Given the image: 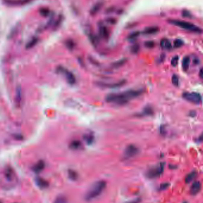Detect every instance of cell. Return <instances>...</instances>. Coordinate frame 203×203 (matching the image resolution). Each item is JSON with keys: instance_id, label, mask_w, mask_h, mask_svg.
Here are the masks:
<instances>
[{"instance_id": "6da1fadb", "label": "cell", "mask_w": 203, "mask_h": 203, "mask_svg": "<svg viewBox=\"0 0 203 203\" xmlns=\"http://www.w3.org/2000/svg\"><path fill=\"white\" fill-rule=\"evenodd\" d=\"M143 94L142 90H128L119 93H111L105 97V101L119 105L126 104L130 100L137 98Z\"/></svg>"}, {"instance_id": "7a4b0ae2", "label": "cell", "mask_w": 203, "mask_h": 203, "mask_svg": "<svg viewBox=\"0 0 203 203\" xmlns=\"http://www.w3.org/2000/svg\"><path fill=\"white\" fill-rule=\"evenodd\" d=\"M106 185L107 183L104 180H99L94 183L86 192L85 200L91 201L100 196L105 189Z\"/></svg>"}, {"instance_id": "3957f363", "label": "cell", "mask_w": 203, "mask_h": 203, "mask_svg": "<svg viewBox=\"0 0 203 203\" xmlns=\"http://www.w3.org/2000/svg\"><path fill=\"white\" fill-rule=\"evenodd\" d=\"M169 22L173 25L176 26L183 29H185V30H188L192 32L201 34L203 32L202 29L200 27L190 22L182 21V20H176V19H169Z\"/></svg>"}, {"instance_id": "277c9868", "label": "cell", "mask_w": 203, "mask_h": 203, "mask_svg": "<svg viewBox=\"0 0 203 203\" xmlns=\"http://www.w3.org/2000/svg\"><path fill=\"white\" fill-rule=\"evenodd\" d=\"M165 163L163 162L158 163L155 166L151 167L146 172V176L149 179H154L159 177L164 172Z\"/></svg>"}, {"instance_id": "5b68a950", "label": "cell", "mask_w": 203, "mask_h": 203, "mask_svg": "<svg viewBox=\"0 0 203 203\" xmlns=\"http://www.w3.org/2000/svg\"><path fill=\"white\" fill-rule=\"evenodd\" d=\"M56 71H57V73H62L65 76V77H66L67 82L69 83V84L72 85H74V84L76 83V77L72 72L68 70L67 69H65L64 67L61 66H58L57 67Z\"/></svg>"}, {"instance_id": "8992f818", "label": "cell", "mask_w": 203, "mask_h": 203, "mask_svg": "<svg viewBox=\"0 0 203 203\" xmlns=\"http://www.w3.org/2000/svg\"><path fill=\"white\" fill-rule=\"evenodd\" d=\"M183 98L188 102L199 104L201 102V95L197 92H184L182 94Z\"/></svg>"}, {"instance_id": "52a82bcc", "label": "cell", "mask_w": 203, "mask_h": 203, "mask_svg": "<svg viewBox=\"0 0 203 203\" xmlns=\"http://www.w3.org/2000/svg\"><path fill=\"white\" fill-rule=\"evenodd\" d=\"M126 82V80H122L119 82H115V83H105L102 82H97V85L102 88H119L122 86H123Z\"/></svg>"}, {"instance_id": "ba28073f", "label": "cell", "mask_w": 203, "mask_h": 203, "mask_svg": "<svg viewBox=\"0 0 203 203\" xmlns=\"http://www.w3.org/2000/svg\"><path fill=\"white\" fill-rule=\"evenodd\" d=\"M139 152V149L134 145H129L126 147L123 156L125 158H130L136 155Z\"/></svg>"}, {"instance_id": "9c48e42d", "label": "cell", "mask_w": 203, "mask_h": 203, "mask_svg": "<svg viewBox=\"0 0 203 203\" xmlns=\"http://www.w3.org/2000/svg\"><path fill=\"white\" fill-rule=\"evenodd\" d=\"M33 0H3V2L11 7L23 6L32 2Z\"/></svg>"}, {"instance_id": "30bf717a", "label": "cell", "mask_w": 203, "mask_h": 203, "mask_svg": "<svg viewBox=\"0 0 203 203\" xmlns=\"http://www.w3.org/2000/svg\"><path fill=\"white\" fill-rule=\"evenodd\" d=\"M201 184L200 182L195 181L192 183L190 188L189 193L192 195H195L199 193V192L201 191Z\"/></svg>"}, {"instance_id": "8fae6325", "label": "cell", "mask_w": 203, "mask_h": 203, "mask_svg": "<svg viewBox=\"0 0 203 203\" xmlns=\"http://www.w3.org/2000/svg\"><path fill=\"white\" fill-rule=\"evenodd\" d=\"M64 20V16L61 14H59L58 16L56 19L54 20V23L52 25V30L53 31H56L57 30L60 26H61V24Z\"/></svg>"}, {"instance_id": "7c38bea8", "label": "cell", "mask_w": 203, "mask_h": 203, "mask_svg": "<svg viewBox=\"0 0 203 203\" xmlns=\"http://www.w3.org/2000/svg\"><path fill=\"white\" fill-rule=\"evenodd\" d=\"M39 38L35 36H33L26 44L25 48L26 50H30L35 47L39 42Z\"/></svg>"}, {"instance_id": "4fadbf2b", "label": "cell", "mask_w": 203, "mask_h": 203, "mask_svg": "<svg viewBox=\"0 0 203 203\" xmlns=\"http://www.w3.org/2000/svg\"><path fill=\"white\" fill-rule=\"evenodd\" d=\"M20 23H17L16 25L14 26L11 30L10 31V32L8 34L7 36V39H13L15 36H16V35L18 34L19 31L20 30Z\"/></svg>"}, {"instance_id": "5bb4252c", "label": "cell", "mask_w": 203, "mask_h": 203, "mask_svg": "<svg viewBox=\"0 0 203 203\" xmlns=\"http://www.w3.org/2000/svg\"><path fill=\"white\" fill-rule=\"evenodd\" d=\"M103 6V2L102 1H100L95 4L90 9L89 13L91 16H95L102 9Z\"/></svg>"}, {"instance_id": "9a60e30c", "label": "cell", "mask_w": 203, "mask_h": 203, "mask_svg": "<svg viewBox=\"0 0 203 203\" xmlns=\"http://www.w3.org/2000/svg\"><path fill=\"white\" fill-rule=\"evenodd\" d=\"M54 20H55V13H54V12H51L50 16L48 17V20L47 21V22L45 23V25L44 26V27H42L41 28H39V29L38 30V31L39 32H40L44 30V29H47L49 27H50L52 25Z\"/></svg>"}, {"instance_id": "2e32d148", "label": "cell", "mask_w": 203, "mask_h": 203, "mask_svg": "<svg viewBox=\"0 0 203 203\" xmlns=\"http://www.w3.org/2000/svg\"><path fill=\"white\" fill-rule=\"evenodd\" d=\"M160 29L158 26H150L148 27H146L144 31L143 34L145 35H151L156 34L157 32H158Z\"/></svg>"}, {"instance_id": "e0dca14e", "label": "cell", "mask_w": 203, "mask_h": 203, "mask_svg": "<svg viewBox=\"0 0 203 203\" xmlns=\"http://www.w3.org/2000/svg\"><path fill=\"white\" fill-rule=\"evenodd\" d=\"M154 114V110L150 105H147L140 113L139 116H152Z\"/></svg>"}, {"instance_id": "ac0fdd59", "label": "cell", "mask_w": 203, "mask_h": 203, "mask_svg": "<svg viewBox=\"0 0 203 203\" xmlns=\"http://www.w3.org/2000/svg\"><path fill=\"white\" fill-rule=\"evenodd\" d=\"M51 10L48 7H42L39 9V13L43 17H48L51 13Z\"/></svg>"}, {"instance_id": "d6986e66", "label": "cell", "mask_w": 203, "mask_h": 203, "mask_svg": "<svg viewBox=\"0 0 203 203\" xmlns=\"http://www.w3.org/2000/svg\"><path fill=\"white\" fill-rule=\"evenodd\" d=\"M44 168H45L44 161H43L42 160H40L37 163V164H35L33 170L35 173H39L41 172L44 169Z\"/></svg>"}, {"instance_id": "ffe728a7", "label": "cell", "mask_w": 203, "mask_h": 203, "mask_svg": "<svg viewBox=\"0 0 203 203\" xmlns=\"http://www.w3.org/2000/svg\"><path fill=\"white\" fill-rule=\"evenodd\" d=\"M64 45L69 51H73L76 47V43L72 39H67L64 41Z\"/></svg>"}, {"instance_id": "44dd1931", "label": "cell", "mask_w": 203, "mask_h": 203, "mask_svg": "<svg viewBox=\"0 0 203 203\" xmlns=\"http://www.w3.org/2000/svg\"><path fill=\"white\" fill-rule=\"evenodd\" d=\"M35 182L36 185L41 188H46L49 185L48 182L46 180L41 178H36Z\"/></svg>"}, {"instance_id": "7402d4cb", "label": "cell", "mask_w": 203, "mask_h": 203, "mask_svg": "<svg viewBox=\"0 0 203 203\" xmlns=\"http://www.w3.org/2000/svg\"><path fill=\"white\" fill-rule=\"evenodd\" d=\"M99 33H100V36L103 39H107L109 37V32H108V30L104 26H102L100 27Z\"/></svg>"}, {"instance_id": "603a6c76", "label": "cell", "mask_w": 203, "mask_h": 203, "mask_svg": "<svg viewBox=\"0 0 203 203\" xmlns=\"http://www.w3.org/2000/svg\"><path fill=\"white\" fill-rule=\"evenodd\" d=\"M84 141L88 145H91L94 142V136L92 133H87L83 135V137Z\"/></svg>"}, {"instance_id": "cb8c5ba5", "label": "cell", "mask_w": 203, "mask_h": 203, "mask_svg": "<svg viewBox=\"0 0 203 203\" xmlns=\"http://www.w3.org/2000/svg\"><path fill=\"white\" fill-rule=\"evenodd\" d=\"M82 146V142L78 140H74L71 142L69 145V147L70 149L73 150H77L80 149Z\"/></svg>"}, {"instance_id": "d4e9b609", "label": "cell", "mask_w": 203, "mask_h": 203, "mask_svg": "<svg viewBox=\"0 0 203 203\" xmlns=\"http://www.w3.org/2000/svg\"><path fill=\"white\" fill-rule=\"evenodd\" d=\"M160 46L163 49L170 50L172 48L171 42L167 39H163L160 42Z\"/></svg>"}, {"instance_id": "484cf974", "label": "cell", "mask_w": 203, "mask_h": 203, "mask_svg": "<svg viewBox=\"0 0 203 203\" xmlns=\"http://www.w3.org/2000/svg\"><path fill=\"white\" fill-rule=\"evenodd\" d=\"M189 63H190V58H189V57H188V56L185 57L183 58L182 62V68H183V69L184 71H187L188 70V69H189Z\"/></svg>"}, {"instance_id": "4316f807", "label": "cell", "mask_w": 203, "mask_h": 203, "mask_svg": "<svg viewBox=\"0 0 203 203\" xmlns=\"http://www.w3.org/2000/svg\"><path fill=\"white\" fill-rule=\"evenodd\" d=\"M197 172L195 171H193L189 173H188L186 177L185 178V182L186 183H190L192 180H193V179L197 176Z\"/></svg>"}, {"instance_id": "83f0119b", "label": "cell", "mask_w": 203, "mask_h": 203, "mask_svg": "<svg viewBox=\"0 0 203 203\" xmlns=\"http://www.w3.org/2000/svg\"><path fill=\"white\" fill-rule=\"evenodd\" d=\"M127 61V60L126 58H122V59H120L114 63H113L112 64V66L114 67V68H119L122 66H123Z\"/></svg>"}, {"instance_id": "f1b7e54d", "label": "cell", "mask_w": 203, "mask_h": 203, "mask_svg": "<svg viewBox=\"0 0 203 203\" xmlns=\"http://www.w3.org/2000/svg\"><path fill=\"white\" fill-rule=\"evenodd\" d=\"M68 176H69V179L73 181L77 180L79 177L78 174L76 171L72 170V169H69L68 170Z\"/></svg>"}, {"instance_id": "f546056e", "label": "cell", "mask_w": 203, "mask_h": 203, "mask_svg": "<svg viewBox=\"0 0 203 203\" xmlns=\"http://www.w3.org/2000/svg\"><path fill=\"white\" fill-rule=\"evenodd\" d=\"M141 34V32L139 31H135L133 32L132 33H131L129 35V36H127V40L130 41H133L134 40H135Z\"/></svg>"}, {"instance_id": "4dcf8cb0", "label": "cell", "mask_w": 203, "mask_h": 203, "mask_svg": "<svg viewBox=\"0 0 203 203\" xmlns=\"http://www.w3.org/2000/svg\"><path fill=\"white\" fill-rule=\"evenodd\" d=\"M139 50H140V46L138 44H133V45L131 46V47L130 48V52L132 53V54H138Z\"/></svg>"}, {"instance_id": "1f68e13d", "label": "cell", "mask_w": 203, "mask_h": 203, "mask_svg": "<svg viewBox=\"0 0 203 203\" xmlns=\"http://www.w3.org/2000/svg\"><path fill=\"white\" fill-rule=\"evenodd\" d=\"M89 40L91 41V42L92 44V45L95 47L97 46V45L98 44V38L97 37L94 35H91L90 34L89 35Z\"/></svg>"}, {"instance_id": "d6a6232c", "label": "cell", "mask_w": 203, "mask_h": 203, "mask_svg": "<svg viewBox=\"0 0 203 203\" xmlns=\"http://www.w3.org/2000/svg\"><path fill=\"white\" fill-rule=\"evenodd\" d=\"M184 44L183 41L180 39H176L173 42V46L176 48H179L182 47Z\"/></svg>"}, {"instance_id": "836d02e7", "label": "cell", "mask_w": 203, "mask_h": 203, "mask_svg": "<svg viewBox=\"0 0 203 203\" xmlns=\"http://www.w3.org/2000/svg\"><path fill=\"white\" fill-rule=\"evenodd\" d=\"M16 102L17 104H20L21 102L22 99V90L20 87H19L17 89V92H16Z\"/></svg>"}, {"instance_id": "e575fe53", "label": "cell", "mask_w": 203, "mask_h": 203, "mask_svg": "<svg viewBox=\"0 0 203 203\" xmlns=\"http://www.w3.org/2000/svg\"><path fill=\"white\" fill-rule=\"evenodd\" d=\"M5 177L8 179V180H11L13 176V171L11 168H8L6 169L5 170Z\"/></svg>"}, {"instance_id": "d590c367", "label": "cell", "mask_w": 203, "mask_h": 203, "mask_svg": "<svg viewBox=\"0 0 203 203\" xmlns=\"http://www.w3.org/2000/svg\"><path fill=\"white\" fill-rule=\"evenodd\" d=\"M144 45L148 48H152L155 46V42L152 41H148L145 42Z\"/></svg>"}, {"instance_id": "8d00e7d4", "label": "cell", "mask_w": 203, "mask_h": 203, "mask_svg": "<svg viewBox=\"0 0 203 203\" xmlns=\"http://www.w3.org/2000/svg\"><path fill=\"white\" fill-rule=\"evenodd\" d=\"M172 83L176 86H179V77L176 75H173L172 77Z\"/></svg>"}, {"instance_id": "74e56055", "label": "cell", "mask_w": 203, "mask_h": 203, "mask_svg": "<svg viewBox=\"0 0 203 203\" xmlns=\"http://www.w3.org/2000/svg\"><path fill=\"white\" fill-rule=\"evenodd\" d=\"M178 61H179V57L178 55L173 57L171 60V65L173 67H176L178 65Z\"/></svg>"}, {"instance_id": "f35d334b", "label": "cell", "mask_w": 203, "mask_h": 203, "mask_svg": "<svg viewBox=\"0 0 203 203\" xmlns=\"http://www.w3.org/2000/svg\"><path fill=\"white\" fill-rule=\"evenodd\" d=\"M182 16L183 17H185V18H191L192 17L191 13L189 11L186 10H183V11L182 13Z\"/></svg>"}, {"instance_id": "ab89813d", "label": "cell", "mask_w": 203, "mask_h": 203, "mask_svg": "<svg viewBox=\"0 0 203 203\" xmlns=\"http://www.w3.org/2000/svg\"><path fill=\"white\" fill-rule=\"evenodd\" d=\"M170 186V183H163L160 185V187L158 188V189L160 191H163V190H165L169 186Z\"/></svg>"}, {"instance_id": "60d3db41", "label": "cell", "mask_w": 203, "mask_h": 203, "mask_svg": "<svg viewBox=\"0 0 203 203\" xmlns=\"http://www.w3.org/2000/svg\"><path fill=\"white\" fill-rule=\"evenodd\" d=\"M55 202L58 203H64L67 202V200H66V198L64 197L60 196V197H58L56 199V200L55 201Z\"/></svg>"}, {"instance_id": "b9f144b4", "label": "cell", "mask_w": 203, "mask_h": 203, "mask_svg": "<svg viewBox=\"0 0 203 203\" xmlns=\"http://www.w3.org/2000/svg\"><path fill=\"white\" fill-rule=\"evenodd\" d=\"M107 22L108 23L111 24V25H114V24L116 23L117 21H116V19H114V18H109L107 20Z\"/></svg>"}, {"instance_id": "7bdbcfd3", "label": "cell", "mask_w": 203, "mask_h": 203, "mask_svg": "<svg viewBox=\"0 0 203 203\" xmlns=\"http://www.w3.org/2000/svg\"><path fill=\"white\" fill-rule=\"evenodd\" d=\"M165 57H166V55L164 54H162L161 55H160V62H163L164 59H165Z\"/></svg>"}, {"instance_id": "ee69618b", "label": "cell", "mask_w": 203, "mask_h": 203, "mask_svg": "<svg viewBox=\"0 0 203 203\" xmlns=\"http://www.w3.org/2000/svg\"><path fill=\"white\" fill-rule=\"evenodd\" d=\"M189 116L192 117H194L196 116V112L195 111H191L189 113Z\"/></svg>"}, {"instance_id": "f6af8a7d", "label": "cell", "mask_w": 203, "mask_h": 203, "mask_svg": "<svg viewBox=\"0 0 203 203\" xmlns=\"http://www.w3.org/2000/svg\"><path fill=\"white\" fill-rule=\"evenodd\" d=\"M193 62L195 64H199V60L198 58H195L193 60Z\"/></svg>"}, {"instance_id": "bcb514c9", "label": "cell", "mask_w": 203, "mask_h": 203, "mask_svg": "<svg viewBox=\"0 0 203 203\" xmlns=\"http://www.w3.org/2000/svg\"><path fill=\"white\" fill-rule=\"evenodd\" d=\"M199 76L200 77L201 79L203 78V69H201L200 70V73H199Z\"/></svg>"}]
</instances>
